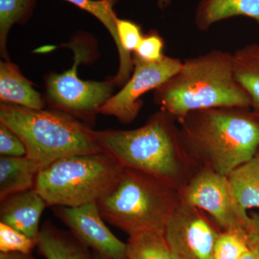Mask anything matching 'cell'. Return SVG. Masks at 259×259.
<instances>
[{
  "label": "cell",
  "mask_w": 259,
  "mask_h": 259,
  "mask_svg": "<svg viewBox=\"0 0 259 259\" xmlns=\"http://www.w3.org/2000/svg\"><path fill=\"white\" fill-rule=\"evenodd\" d=\"M153 97L177 120L197 110L251 107L235 75L233 54L221 50L186 59L177 74L154 90Z\"/></svg>",
  "instance_id": "obj_1"
},
{
  "label": "cell",
  "mask_w": 259,
  "mask_h": 259,
  "mask_svg": "<svg viewBox=\"0 0 259 259\" xmlns=\"http://www.w3.org/2000/svg\"><path fill=\"white\" fill-rule=\"evenodd\" d=\"M74 64L62 74L49 76L47 82L48 99L61 111L87 120H93L100 108L111 97L115 84L105 81H83L78 76L77 66L85 50L73 48Z\"/></svg>",
  "instance_id": "obj_7"
},
{
  "label": "cell",
  "mask_w": 259,
  "mask_h": 259,
  "mask_svg": "<svg viewBox=\"0 0 259 259\" xmlns=\"http://www.w3.org/2000/svg\"><path fill=\"white\" fill-rule=\"evenodd\" d=\"M36 241L21 232L0 223V252L32 253Z\"/></svg>",
  "instance_id": "obj_23"
},
{
  "label": "cell",
  "mask_w": 259,
  "mask_h": 259,
  "mask_svg": "<svg viewBox=\"0 0 259 259\" xmlns=\"http://www.w3.org/2000/svg\"><path fill=\"white\" fill-rule=\"evenodd\" d=\"M0 123L20 138L40 169L59 158L101 152L93 130L71 116L3 102Z\"/></svg>",
  "instance_id": "obj_4"
},
{
  "label": "cell",
  "mask_w": 259,
  "mask_h": 259,
  "mask_svg": "<svg viewBox=\"0 0 259 259\" xmlns=\"http://www.w3.org/2000/svg\"><path fill=\"white\" fill-rule=\"evenodd\" d=\"M0 99L5 103L33 110H42L44 107L40 94L18 66L9 60L0 64Z\"/></svg>",
  "instance_id": "obj_15"
},
{
  "label": "cell",
  "mask_w": 259,
  "mask_h": 259,
  "mask_svg": "<svg viewBox=\"0 0 259 259\" xmlns=\"http://www.w3.org/2000/svg\"><path fill=\"white\" fill-rule=\"evenodd\" d=\"M164 40L158 31L152 30L144 34L134 55L146 61H158L164 57Z\"/></svg>",
  "instance_id": "obj_24"
},
{
  "label": "cell",
  "mask_w": 259,
  "mask_h": 259,
  "mask_svg": "<svg viewBox=\"0 0 259 259\" xmlns=\"http://www.w3.org/2000/svg\"><path fill=\"white\" fill-rule=\"evenodd\" d=\"M245 235L249 248L259 252V213L253 212L250 214L249 225Z\"/></svg>",
  "instance_id": "obj_26"
},
{
  "label": "cell",
  "mask_w": 259,
  "mask_h": 259,
  "mask_svg": "<svg viewBox=\"0 0 259 259\" xmlns=\"http://www.w3.org/2000/svg\"><path fill=\"white\" fill-rule=\"evenodd\" d=\"M173 0H157L158 8L161 10H166L171 5Z\"/></svg>",
  "instance_id": "obj_29"
},
{
  "label": "cell",
  "mask_w": 259,
  "mask_h": 259,
  "mask_svg": "<svg viewBox=\"0 0 259 259\" xmlns=\"http://www.w3.org/2000/svg\"><path fill=\"white\" fill-rule=\"evenodd\" d=\"M40 167L26 156H0V200L35 187Z\"/></svg>",
  "instance_id": "obj_16"
},
{
  "label": "cell",
  "mask_w": 259,
  "mask_h": 259,
  "mask_svg": "<svg viewBox=\"0 0 259 259\" xmlns=\"http://www.w3.org/2000/svg\"><path fill=\"white\" fill-rule=\"evenodd\" d=\"M249 248L245 233L223 231L214 243L213 259H239Z\"/></svg>",
  "instance_id": "obj_22"
},
{
  "label": "cell",
  "mask_w": 259,
  "mask_h": 259,
  "mask_svg": "<svg viewBox=\"0 0 259 259\" xmlns=\"http://www.w3.org/2000/svg\"><path fill=\"white\" fill-rule=\"evenodd\" d=\"M182 147L205 158L228 176L259 150V117L249 108L218 107L191 112L178 120Z\"/></svg>",
  "instance_id": "obj_2"
},
{
  "label": "cell",
  "mask_w": 259,
  "mask_h": 259,
  "mask_svg": "<svg viewBox=\"0 0 259 259\" xmlns=\"http://www.w3.org/2000/svg\"><path fill=\"white\" fill-rule=\"evenodd\" d=\"M227 177L241 207L247 211L259 208V150L251 159Z\"/></svg>",
  "instance_id": "obj_18"
},
{
  "label": "cell",
  "mask_w": 259,
  "mask_h": 259,
  "mask_svg": "<svg viewBox=\"0 0 259 259\" xmlns=\"http://www.w3.org/2000/svg\"><path fill=\"white\" fill-rule=\"evenodd\" d=\"M0 155L7 157L26 156V148L22 140L2 123H0Z\"/></svg>",
  "instance_id": "obj_25"
},
{
  "label": "cell",
  "mask_w": 259,
  "mask_h": 259,
  "mask_svg": "<svg viewBox=\"0 0 259 259\" xmlns=\"http://www.w3.org/2000/svg\"><path fill=\"white\" fill-rule=\"evenodd\" d=\"M219 233L197 208L182 202L170 216L164 236L175 259H213Z\"/></svg>",
  "instance_id": "obj_10"
},
{
  "label": "cell",
  "mask_w": 259,
  "mask_h": 259,
  "mask_svg": "<svg viewBox=\"0 0 259 259\" xmlns=\"http://www.w3.org/2000/svg\"><path fill=\"white\" fill-rule=\"evenodd\" d=\"M93 259H110L95 251L93 252Z\"/></svg>",
  "instance_id": "obj_30"
},
{
  "label": "cell",
  "mask_w": 259,
  "mask_h": 259,
  "mask_svg": "<svg viewBox=\"0 0 259 259\" xmlns=\"http://www.w3.org/2000/svg\"><path fill=\"white\" fill-rule=\"evenodd\" d=\"M71 4L76 5L80 9L85 10L95 18L98 19L104 26L113 37L117 51L119 59L122 60L123 57L122 47H121L118 33H117V22L118 20L114 7L117 0H65Z\"/></svg>",
  "instance_id": "obj_21"
},
{
  "label": "cell",
  "mask_w": 259,
  "mask_h": 259,
  "mask_svg": "<svg viewBox=\"0 0 259 259\" xmlns=\"http://www.w3.org/2000/svg\"><path fill=\"white\" fill-rule=\"evenodd\" d=\"M36 247L46 259H93L90 248L71 231L59 229L49 221L40 228Z\"/></svg>",
  "instance_id": "obj_13"
},
{
  "label": "cell",
  "mask_w": 259,
  "mask_h": 259,
  "mask_svg": "<svg viewBox=\"0 0 259 259\" xmlns=\"http://www.w3.org/2000/svg\"><path fill=\"white\" fill-rule=\"evenodd\" d=\"M239 259H259V252L253 248H249Z\"/></svg>",
  "instance_id": "obj_28"
},
{
  "label": "cell",
  "mask_w": 259,
  "mask_h": 259,
  "mask_svg": "<svg viewBox=\"0 0 259 259\" xmlns=\"http://www.w3.org/2000/svg\"><path fill=\"white\" fill-rule=\"evenodd\" d=\"M133 59L134 68L131 78L98 111L103 115L114 116L122 123L133 122L142 107L141 97L166 82L180 71L183 63L177 58L166 55L154 62L142 60L134 54Z\"/></svg>",
  "instance_id": "obj_9"
},
{
  "label": "cell",
  "mask_w": 259,
  "mask_h": 259,
  "mask_svg": "<svg viewBox=\"0 0 259 259\" xmlns=\"http://www.w3.org/2000/svg\"><path fill=\"white\" fill-rule=\"evenodd\" d=\"M124 167L107 153L59 158L37 174L35 189L48 207H75L97 202L120 178Z\"/></svg>",
  "instance_id": "obj_6"
},
{
  "label": "cell",
  "mask_w": 259,
  "mask_h": 259,
  "mask_svg": "<svg viewBox=\"0 0 259 259\" xmlns=\"http://www.w3.org/2000/svg\"><path fill=\"white\" fill-rule=\"evenodd\" d=\"M97 203L104 220L129 236L144 231L164 234L179 204L171 185L127 168Z\"/></svg>",
  "instance_id": "obj_5"
},
{
  "label": "cell",
  "mask_w": 259,
  "mask_h": 259,
  "mask_svg": "<svg viewBox=\"0 0 259 259\" xmlns=\"http://www.w3.org/2000/svg\"><path fill=\"white\" fill-rule=\"evenodd\" d=\"M127 254L128 259H175L164 234L153 231L130 236Z\"/></svg>",
  "instance_id": "obj_19"
},
{
  "label": "cell",
  "mask_w": 259,
  "mask_h": 259,
  "mask_svg": "<svg viewBox=\"0 0 259 259\" xmlns=\"http://www.w3.org/2000/svg\"><path fill=\"white\" fill-rule=\"evenodd\" d=\"M36 0H0V49L5 60L7 40L13 25L23 24L31 17Z\"/></svg>",
  "instance_id": "obj_20"
},
{
  "label": "cell",
  "mask_w": 259,
  "mask_h": 259,
  "mask_svg": "<svg viewBox=\"0 0 259 259\" xmlns=\"http://www.w3.org/2000/svg\"><path fill=\"white\" fill-rule=\"evenodd\" d=\"M0 259H36L32 253L21 252H0Z\"/></svg>",
  "instance_id": "obj_27"
},
{
  "label": "cell",
  "mask_w": 259,
  "mask_h": 259,
  "mask_svg": "<svg viewBox=\"0 0 259 259\" xmlns=\"http://www.w3.org/2000/svg\"><path fill=\"white\" fill-rule=\"evenodd\" d=\"M54 212L80 241L110 259H128L127 243L110 231L96 202L79 207H54Z\"/></svg>",
  "instance_id": "obj_11"
},
{
  "label": "cell",
  "mask_w": 259,
  "mask_h": 259,
  "mask_svg": "<svg viewBox=\"0 0 259 259\" xmlns=\"http://www.w3.org/2000/svg\"><path fill=\"white\" fill-rule=\"evenodd\" d=\"M175 116L154 114L139 128L94 131L100 149L124 168L137 170L172 186L180 173V130Z\"/></svg>",
  "instance_id": "obj_3"
},
{
  "label": "cell",
  "mask_w": 259,
  "mask_h": 259,
  "mask_svg": "<svg viewBox=\"0 0 259 259\" xmlns=\"http://www.w3.org/2000/svg\"><path fill=\"white\" fill-rule=\"evenodd\" d=\"M47 202L35 187L0 200V223L12 227L36 241L40 218Z\"/></svg>",
  "instance_id": "obj_12"
},
{
  "label": "cell",
  "mask_w": 259,
  "mask_h": 259,
  "mask_svg": "<svg viewBox=\"0 0 259 259\" xmlns=\"http://www.w3.org/2000/svg\"><path fill=\"white\" fill-rule=\"evenodd\" d=\"M233 57L236 79L250 97V109L259 117V44H248Z\"/></svg>",
  "instance_id": "obj_17"
},
{
  "label": "cell",
  "mask_w": 259,
  "mask_h": 259,
  "mask_svg": "<svg viewBox=\"0 0 259 259\" xmlns=\"http://www.w3.org/2000/svg\"><path fill=\"white\" fill-rule=\"evenodd\" d=\"M239 16L259 25V0H199L194 22L198 30L207 31L214 24Z\"/></svg>",
  "instance_id": "obj_14"
},
{
  "label": "cell",
  "mask_w": 259,
  "mask_h": 259,
  "mask_svg": "<svg viewBox=\"0 0 259 259\" xmlns=\"http://www.w3.org/2000/svg\"><path fill=\"white\" fill-rule=\"evenodd\" d=\"M183 202L209 213L224 231L246 233L250 214L237 202L228 177L211 168L192 179L184 193Z\"/></svg>",
  "instance_id": "obj_8"
}]
</instances>
